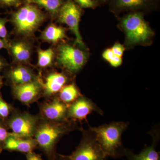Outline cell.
<instances>
[{
	"instance_id": "obj_1",
	"label": "cell",
	"mask_w": 160,
	"mask_h": 160,
	"mask_svg": "<svg viewBox=\"0 0 160 160\" xmlns=\"http://www.w3.org/2000/svg\"><path fill=\"white\" fill-rule=\"evenodd\" d=\"M129 125L128 122H112L98 127L89 126V129L94 132L106 156L117 158L125 156L122 136Z\"/></svg>"
},
{
	"instance_id": "obj_2",
	"label": "cell",
	"mask_w": 160,
	"mask_h": 160,
	"mask_svg": "<svg viewBox=\"0 0 160 160\" xmlns=\"http://www.w3.org/2000/svg\"><path fill=\"white\" fill-rule=\"evenodd\" d=\"M63 156L67 160H106L107 158L89 128L83 131L82 139L76 149L70 155Z\"/></svg>"
},
{
	"instance_id": "obj_3",
	"label": "cell",
	"mask_w": 160,
	"mask_h": 160,
	"mask_svg": "<svg viewBox=\"0 0 160 160\" xmlns=\"http://www.w3.org/2000/svg\"><path fill=\"white\" fill-rule=\"evenodd\" d=\"M122 26L126 32L127 42L131 45L146 42L153 33L140 13L129 14L123 19Z\"/></svg>"
},
{
	"instance_id": "obj_4",
	"label": "cell",
	"mask_w": 160,
	"mask_h": 160,
	"mask_svg": "<svg viewBox=\"0 0 160 160\" xmlns=\"http://www.w3.org/2000/svg\"><path fill=\"white\" fill-rule=\"evenodd\" d=\"M44 18V16L39 9L28 4L13 14L12 22L18 33L29 35L36 30Z\"/></svg>"
},
{
	"instance_id": "obj_5",
	"label": "cell",
	"mask_w": 160,
	"mask_h": 160,
	"mask_svg": "<svg viewBox=\"0 0 160 160\" xmlns=\"http://www.w3.org/2000/svg\"><path fill=\"white\" fill-rule=\"evenodd\" d=\"M69 125L64 123L44 124L37 130L36 142L47 154H51L58 140L71 129Z\"/></svg>"
},
{
	"instance_id": "obj_6",
	"label": "cell",
	"mask_w": 160,
	"mask_h": 160,
	"mask_svg": "<svg viewBox=\"0 0 160 160\" xmlns=\"http://www.w3.org/2000/svg\"><path fill=\"white\" fill-rule=\"evenodd\" d=\"M58 61L64 69L72 73H75L85 64L86 56L79 49L64 44L59 47Z\"/></svg>"
},
{
	"instance_id": "obj_7",
	"label": "cell",
	"mask_w": 160,
	"mask_h": 160,
	"mask_svg": "<svg viewBox=\"0 0 160 160\" xmlns=\"http://www.w3.org/2000/svg\"><path fill=\"white\" fill-rule=\"evenodd\" d=\"M81 15V12L78 6L72 1H68L60 9L59 20L60 22L66 24L74 33L76 42L83 46L84 44L79 29Z\"/></svg>"
},
{
	"instance_id": "obj_8",
	"label": "cell",
	"mask_w": 160,
	"mask_h": 160,
	"mask_svg": "<svg viewBox=\"0 0 160 160\" xmlns=\"http://www.w3.org/2000/svg\"><path fill=\"white\" fill-rule=\"evenodd\" d=\"M93 112L101 115L104 114L102 110L92 100L80 96L68 107V117L74 120L87 121L88 116Z\"/></svg>"
},
{
	"instance_id": "obj_9",
	"label": "cell",
	"mask_w": 160,
	"mask_h": 160,
	"mask_svg": "<svg viewBox=\"0 0 160 160\" xmlns=\"http://www.w3.org/2000/svg\"><path fill=\"white\" fill-rule=\"evenodd\" d=\"M10 128L16 137L29 138L33 135L35 129V120L27 115L15 117L10 121Z\"/></svg>"
},
{
	"instance_id": "obj_10",
	"label": "cell",
	"mask_w": 160,
	"mask_h": 160,
	"mask_svg": "<svg viewBox=\"0 0 160 160\" xmlns=\"http://www.w3.org/2000/svg\"><path fill=\"white\" fill-rule=\"evenodd\" d=\"M152 143L149 146H146L140 153L136 154L129 149H126L125 156L129 160H160V152L156 149L160 139V132L158 129H154L151 133Z\"/></svg>"
},
{
	"instance_id": "obj_11",
	"label": "cell",
	"mask_w": 160,
	"mask_h": 160,
	"mask_svg": "<svg viewBox=\"0 0 160 160\" xmlns=\"http://www.w3.org/2000/svg\"><path fill=\"white\" fill-rule=\"evenodd\" d=\"M36 142L34 140L24 139L16 137L11 136L7 138L5 141L4 149L11 151L29 153L37 146Z\"/></svg>"
},
{
	"instance_id": "obj_12",
	"label": "cell",
	"mask_w": 160,
	"mask_h": 160,
	"mask_svg": "<svg viewBox=\"0 0 160 160\" xmlns=\"http://www.w3.org/2000/svg\"><path fill=\"white\" fill-rule=\"evenodd\" d=\"M68 107L60 100H55L47 104L43 109L46 118L52 121H62L68 116Z\"/></svg>"
},
{
	"instance_id": "obj_13",
	"label": "cell",
	"mask_w": 160,
	"mask_h": 160,
	"mask_svg": "<svg viewBox=\"0 0 160 160\" xmlns=\"http://www.w3.org/2000/svg\"><path fill=\"white\" fill-rule=\"evenodd\" d=\"M37 83L31 82L18 85L15 87V93L18 99L24 103H28L34 100L39 92Z\"/></svg>"
},
{
	"instance_id": "obj_14",
	"label": "cell",
	"mask_w": 160,
	"mask_h": 160,
	"mask_svg": "<svg viewBox=\"0 0 160 160\" xmlns=\"http://www.w3.org/2000/svg\"><path fill=\"white\" fill-rule=\"evenodd\" d=\"M67 82V78L62 73L54 72L47 77L45 84L47 94H53L60 91Z\"/></svg>"
},
{
	"instance_id": "obj_15",
	"label": "cell",
	"mask_w": 160,
	"mask_h": 160,
	"mask_svg": "<svg viewBox=\"0 0 160 160\" xmlns=\"http://www.w3.org/2000/svg\"><path fill=\"white\" fill-rule=\"evenodd\" d=\"M80 96L79 92L73 84L65 86L60 90V100L66 105L72 103Z\"/></svg>"
},
{
	"instance_id": "obj_16",
	"label": "cell",
	"mask_w": 160,
	"mask_h": 160,
	"mask_svg": "<svg viewBox=\"0 0 160 160\" xmlns=\"http://www.w3.org/2000/svg\"><path fill=\"white\" fill-rule=\"evenodd\" d=\"M65 36V31L61 27L54 25L48 26L43 32L44 40L51 42L55 43L62 40Z\"/></svg>"
},
{
	"instance_id": "obj_17",
	"label": "cell",
	"mask_w": 160,
	"mask_h": 160,
	"mask_svg": "<svg viewBox=\"0 0 160 160\" xmlns=\"http://www.w3.org/2000/svg\"><path fill=\"white\" fill-rule=\"evenodd\" d=\"M11 76L12 80L18 85L32 82L33 78L31 72L24 67H20L15 69L12 72Z\"/></svg>"
},
{
	"instance_id": "obj_18",
	"label": "cell",
	"mask_w": 160,
	"mask_h": 160,
	"mask_svg": "<svg viewBox=\"0 0 160 160\" xmlns=\"http://www.w3.org/2000/svg\"><path fill=\"white\" fill-rule=\"evenodd\" d=\"M12 52L15 58L19 61H27L30 56L29 47L26 44L22 42L14 43L11 48Z\"/></svg>"
},
{
	"instance_id": "obj_19",
	"label": "cell",
	"mask_w": 160,
	"mask_h": 160,
	"mask_svg": "<svg viewBox=\"0 0 160 160\" xmlns=\"http://www.w3.org/2000/svg\"><path fill=\"white\" fill-rule=\"evenodd\" d=\"M29 4L33 3L46 9L52 13H55L61 6L60 0H27Z\"/></svg>"
},
{
	"instance_id": "obj_20",
	"label": "cell",
	"mask_w": 160,
	"mask_h": 160,
	"mask_svg": "<svg viewBox=\"0 0 160 160\" xmlns=\"http://www.w3.org/2000/svg\"><path fill=\"white\" fill-rule=\"evenodd\" d=\"M54 52L51 48L46 50H39L38 52V64L41 67L49 66L52 62Z\"/></svg>"
},
{
	"instance_id": "obj_21",
	"label": "cell",
	"mask_w": 160,
	"mask_h": 160,
	"mask_svg": "<svg viewBox=\"0 0 160 160\" xmlns=\"http://www.w3.org/2000/svg\"><path fill=\"white\" fill-rule=\"evenodd\" d=\"M149 0H116V4L120 9H130L145 6Z\"/></svg>"
},
{
	"instance_id": "obj_22",
	"label": "cell",
	"mask_w": 160,
	"mask_h": 160,
	"mask_svg": "<svg viewBox=\"0 0 160 160\" xmlns=\"http://www.w3.org/2000/svg\"><path fill=\"white\" fill-rule=\"evenodd\" d=\"M111 49L115 55L119 58H122L125 51L124 46L120 43H116Z\"/></svg>"
},
{
	"instance_id": "obj_23",
	"label": "cell",
	"mask_w": 160,
	"mask_h": 160,
	"mask_svg": "<svg viewBox=\"0 0 160 160\" xmlns=\"http://www.w3.org/2000/svg\"><path fill=\"white\" fill-rule=\"evenodd\" d=\"M9 107L6 102L0 97V116L3 118H6L9 114Z\"/></svg>"
},
{
	"instance_id": "obj_24",
	"label": "cell",
	"mask_w": 160,
	"mask_h": 160,
	"mask_svg": "<svg viewBox=\"0 0 160 160\" xmlns=\"http://www.w3.org/2000/svg\"><path fill=\"white\" fill-rule=\"evenodd\" d=\"M102 57L104 59L110 64L114 59L117 56L113 54L111 49H108L103 52Z\"/></svg>"
},
{
	"instance_id": "obj_25",
	"label": "cell",
	"mask_w": 160,
	"mask_h": 160,
	"mask_svg": "<svg viewBox=\"0 0 160 160\" xmlns=\"http://www.w3.org/2000/svg\"><path fill=\"white\" fill-rule=\"evenodd\" d=\"M6 20L0 18V38L5 39L7 36V30L6 26Z\"/></svg>"
},
{
	"instance_id": "obj_26",
	"label": "cell",
	"mask_w": 160,
	"mask_h": 160,
	"mask_svg": "<svg viewBox=\"0 0 160 160\" xmlns=\"http://www.w3.org/2000/svg\"><path fill=\"white\" fill-rule=\"evenodd\" d=\"M76 1L83 8H90L94 6V2L92 0H76Z\"/></svg>"
},
{
	"instance_id": "obj_27",
	"label": "cell",
	"mask_w": 160,
	"mask_h": 160,
	"mask_svg": "<svg viewBox=\"0 0 160 160\" xmlns=\"http://www.w3.org/2000/svg\"><path fill=\"white\" fill-rule=\"evenodd\" d=\"M0 2L7 6H17L19 4V0H0Z\"/></svg>"
},
{
	"instance_id": "obj_28",
	"label": "cell",
	"mask_w": 160,
	"mask_h": 160,
	"mask_svg": "<svg viewBox=\"0 0 160 160\" xmlns=\"http://www.w3.org/2000/svg\"><path fill=\"white\" fill-rule=\"evenodd\" d=\"M8 136L9 135L6 129L0 126V142L6 141Z\"/></svg>"
},
{
	"instance_id": "obj_29",
	"label": "cell",
	"mask_w": 160,
	"mask_h": 160,
	"mask_svg": "<svg viewBox=\"0 0 160 160\" xmlns=\"http://www.w3.org/2000/svg\"><path fill=\"white\" fill-rule=\"evenodd\" d=\"M26 156L27 160H42L39 155L36 154L34 152H31L27 153Z\"/></svg>"
},
{
	"instance_id": "obj_30",
	"label": "cell",
	"mask_w": 160,
	"mask_h": 160,
	"mask_svg": "<svg viewBox=\"0 0 160 160\" xmlns=\"http://www.w3.org/2000/svg\"><path fill=\"white\" fill-rule=\"evenodd\" d=\"M4 46L5 45H4V42H3L2 40L0 39V49L4 47Z\"/></svg>"
},
{
	"instance_id": "obj_31",
	"label": "cell",
	"mask_w": 160,
	"mask_h": 160,
	"mask_svg": "<svg viewBox=\"0 0 160 160\" xmlns=\"http://www.w3.org/2000/svg\"><path fill=\"white\" fill-rule=\"evenodd\" d=\"M59 157L60 158V160H66V159L63 156V155H59Z\"/></svg>"
},
{
	"instance_id": "obj_32",
	"label": "cell",
	"mask_w": 160,
	"mask_h": 160,
	"mask_svg": "<svg viewBox=\"0 0 160 160\" xmlns=\"http://www.w3.org/2000/svg\"><path fill=\"white\" fill-rule=\"evenodd\" d=\"M2 62H1V60H0V69L2 68Z\"/></svg>"
},
{
	"instance_id": "obj_33",
	"label": "cell",
	"mask_w": 160,
	"mask_h": 160,
	"mask_svg": "<svg viewBox=\"0 0 160 160\" xmlns=\"http://www.w3.org/2000/svg\"><path fill=\"white\" fill-rule=\"evenodd\" d=\"M0 85H1V82H0Z\"/></svg>"
}]
</instances>
